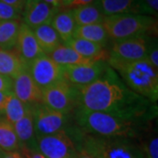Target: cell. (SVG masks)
<instances>
[{"instance_id":"obj_1","label":"cell","mask_w":158,"mask_h":158,"mask_svg":"<svg viewBox=\"0 0 158 158\" xmlns=\"http://www.w3.org/2000/svg\"><path fill=\"white\" fill-rule=\"evenodd\" d=\"M155 103L134 92L110 66L99 78L80 90L79 108L148 123L155 118Z\"/></svg>"},{"instance_id":"obj_2","label":"cell","mask_w":158,"mask_h":158,"mask_svg":"<svg viewBox=\"0 0 158 158\" xmlns=\"http://www.w3.org/2000/svg\"><path fill=\"white\" fill-rule=\"evenodd\" d=\"M74 113L78 130L84 134L140 140L142 132L146 130V123L123 119L106 113L87 111L78 107Z\"/></svg>"},{"instance_id":"obj_3","label":"cell","mask_w":158,"mask_h":158,"mask_svg":"<svg viewBox=\"0 0 158 158\" xmlns=\"http://www.w3.org/2000/svg\"><path fill=\"white\" fill-rule=\"evenodd\" d=\"M107 63L116 70L130 90L153 103L157 101L158 69L154 68L147 59L125 61L110 56Z\"/></svg>"},{"instance_id":"obj_4","label":"cell","mask_w":158,"mask_h":158,"mask_svg":"<svg viewBox=\"0 0 158 158\" xmlns=\"http://www.w3.org/2000/svg\"><path fill=\"white\" fill-rule=\"evenodd\" d=\"M76 147L84 148L93 158H145L141 142L125 137H103L75 130Z\"/></svg>"},{"instance_id":"obj_5","label":"cell","mask_w":158,"mask_h":158,"mask_svg":"<svg viewBox=\"0 0 158 158\" xmlns=\"http://www.w3.org/2000/svg\"><path fill=\"white\" fill-rule=\"evenodd\" d=\"M103 26L111 40H121L144 36L156 24L152 16L143 14H120L106 17Z\"/></svg>"},{"instance_id":"obj_6","label":"cell","mask_w":158,"mask_h":158,"mask_svg":"<svg viewBox=\"0 0 158 158\" xmlns=\"http://www.w3.org/2000/svg\"><path fill=\"white\" fill-rule=\"evenodd\" d=\"M42 104L63 114L70 115L79 107L80 90L63 78L42 90Z\"/></svg>"},{"instance_id":"obj_7","label":"cell","mask_w":158,"mask_h":158,"mask_svg":"<svg viewBox=\"0 0 158 158\" xmlns=\"http://www.w3.org/2000/svg\"><path fill=\"white\" fill-rule=\"evenodd\" d=\"M31 108L36 136L48 135L67 131L66 127L69 120V115L55 111L42 103L31 105Z\"/></svg>"},{"instance_id":"obj_8","label":"cell","mask_w":158,"mask_h":158,"mask_svg":"<svg viewBox=\"0 0 158 158\" xmlns=\"http://www.w3.org/2000/svg\"><path fill=\"white\" fill-rule=\"evenodd\" d=\"M36 144L46 158H76V143L67 131L36 136Z\"/></svg>"},{"instance_id":"obj_9","label":"cell","mask_w":158,"mask_h":158,"mask_svg":"<svg viewBox=\"0 0 158 158\" xmlns=\"http://www.w3.org/2000/svg\"><path fill=\"white\" fill-rule=\"evenodd\" d=\"M108 67L107 62L102 61L65 66L62 67V78L81 90L99 78L106 71Z\"/></svg>"},{"instance_id":"obj_10","label":"cell","mask_w":158,"mask_h":158,"mask_svg":"<svg viewBox=\"0 0 158 158\" xmlns=\"http://www.w3.org/2000/svg\"><path fill=\"white\" fill-rule=\"evenodd\" d=\"M28 72L41 90L62 79V67L48 56H42L30 62Z\"/></svg>"},{"instance_id":"obj_11","label":"cell","mask_w":158,"mask_h":158,"mask_svg":"<svg viewBox=\"0 0 158 158\" xmlns=\"http://www.w3.org/2000/svg\"><path fill=\"white\" fill-rule=\"evenodd\" d=\"M148 42L145 36L115 40L109 51L110 56L125 61L146 59Z\"/></svg>"},{"instance_id":"obj_12","label":"cell","mask_w":158,"mask_h":158,"mask_svg":"<svg viewBox=\"0 0 158 158\" xmlns=\"http://www.w3.org/2000/svg\"><path fill=\"white\" fill-rule=\"evenodd\" d=\"M12 93L27 105L41 104L43 101L42 90L32 78L28 69L12 79Z\"/></svg>"},{"instance_id":"obj_13","label":"cell","mask_w":158,"mask_h":158,"mask_svg":"<svg viewBox=\"0 0 158 158\" xmlns=\"http://www.w3.org/2000/svg\"><path fill=\"white\" fill-rule=\"evenodd\" d=\"M59 10L42 0H28L22 12L23 23L32 29L41 25L50 24L52 19Z\"/></svg>"},{"instance_id":"obj_14","label":"cell","mask_w":158,"mask_h":158,"mask_svg":"<svg viewBox=\"0 0 158 158\" xmlns=\"http://www.w3.org/2000/svg\"><path fill=\"white\" fill-rule=\"evenodd\" d=\"M15 48L28 65L38 57L46 56L40 48L33 29L23 22L19 28Z\"/></svg>"},{"instance_id":"obj_15","label":"cell","mask_w":158,"mask_h":158,"mask_svg":"<svg viewBox=\"0 0 158 158\" xmlns=\"http://www.w3.org/2000/svg\"><path fill=\"white\" fill-rule=\"evenodd\" d=\"M95 2L105 17L120 14L146 15L141 0H96Z\"/></svg>"},{"instance_id":"obj_16","label":"cell","mask_w":158,"mask_h":158,"mask_svg":"<svg viewBox=\"0 0 158 158\" xmlns=\"http://www.w3.org/2000/svg\"><path fill=\"white\" fill-rule=\"evenodd\" d=\"M27 69H28V64L15 48L11 49L0 48V75L13 79Z\"/></svg>"},{"instance_id":"obj_17","label":"cell","mask_w":158,"mask_h":158,"mask_svg":"<svg viewBox=\"0 0 158 158\" xmlns=\"http://www.w3.org/2000/svg\"><path fill=\"white\" fill-rule=\"evenodd\" d=\"M19 141L20 143V148H25L28 149L37 148L36 135L34 131V118L31 105H29L27 111L22 118L13 124Z\"/></svg>"},{"instance_id":"obj_18","label":"cell","mask_w":158,"mask_h":158,"mask_svg":"<svg viewBox=\"0 0 158 158\" xmlns=\"http://www.w3.org/2000/svg\"><path fill=\"white\" fill-rule=\"evenodd\" d=\"M65 45L69 46L77 53H78L80 56L91 62L102 61L107 62L110 57L109 51L106 50L105 47L86 40L73 38Z\"/></svg>"},{"instance_id":"obj_19","label":"cell","mask_w":158,"mask_h":158,"mask_svg":"<svg viewBox=\"0 0 158 158\" xmlns=\"http://www.w3.org/2000/svg\"><path fill=\"white\" fill-rule=\"evenodd\" d=\"M50 25L56 31L62 42L65 44L73 39L77 28V25L75 21L71 10L58 11L52 19Z\"/></svg>"},{"instance_id":"obj_20","label":"cell","mask_w":158,"mask_h":158,"mask_svg":"<svg viewBox=\"0 0 158 158\" xmlns=\"http://www.w3.org/2000/svg\"><path fill=\"white\" fill-rule=\"evenodd\" d=\"M33 31L40 48L46 56L50 54L58 46L62 45V40L50 24L41 25L33 29Z\"/></svg>"},{"instance_id":"obj_21","label":"cell","mask_w":158,"mask_h":158,"mask_svg":"<svg viewBox=\"0 0 158 158\" xmlns=\"http://www.w3.org/2000/svg\"><path fill=\"white\" fill-rule=\"evenodd\" d=\"M48 56L62 67L87 64L92 62L90 60L80 56L78 53H77L69 46L62 44L58 46L56 49H54L50 54L48 55Z\"/></svg>"},{"instance_id":"obj_22","label":"cell","mask_w":158,"mask_h":158,"mask_svg":"<svg viewBox=\"0 0 158 158\" xmlns=\"http://www.w3.org/2000/svg\"><path fill=\"white\" fill-rule=\"evenodd\" d=\"M71 11L77 27L92 24H102L106 18L96 2L87 6L73 8Z\"/></svg>"},{"instance_id":"obj_23","label":"cell","mask_w":158,"mask_h":158,"mask_svg":"<svg viewBox=\"0 0 158 158\" xmlns=\"http://www.w3.org/2000/svg\"><path fill=\"white\" fill-rule=\"evenodd\" d=\"M74 38L86 40L91 42L106 47L109 41V36L103 24H92L86 26H79L76 30Z\"/></svg>"},{"instance_id":"obj_24","label":"cell","mask_w":158,"mask_h":158,"mask_svg":"<svg viewBox=\"0 0 158 158\" xmlns=\"http://www.w3.org/2000/svg\"><path fill=\"white\" fill-rule=\"evenodd\" d=\"M21 24L20 19L0 20V48L11 49L15 48Z\"/></svg>"},{"instance_id":"obj_25","label":"cell","mask_w":158,"mask_h":158,"mask_svg":"<svg viewBox=\"0 0 158 158\" xmlns=\"http://www.w3.org/2000/svg\"><path fill=\"white\" fill-rule=\"evenodd\" d=\"M19 150L20 143L13 124L6 118H0V151L12 152Z\"/></svg>"},{"instance_id":"obj_26","label":"cell","mask_w":158,"mask_h":158,"mask_svg":"<svg viewBox=\"0 0 158 158\" xmlns=\"http://www.w3.org/2000/svg\"><path fill=\"white\" fill-rule=\"evenodd\" d=\"M28 106L29 105H27L22 101H20L12 93L9 98L5 107V112H4V115L6 117L5 118L7 119L9 122H11V124L16 123L20 118L24 117V115L27 111Z\"/></svg>"},{"instance_id":"obj_27","label":"cell","mask_w":158,"mask_h":158,"mask_svg":"<svg viewBox=\"0 0 158 158\" xmlns=\"http://www.w3.org/2000/svg\"><path fill=\"white\" fill-rule=\"evenodd\" d=\"M141 148L145 158H158V138L157 135H153L150 138L141 141Z\"/></svg>"},{"instance_id":"obj_28","label":"cell","mask_w":158,"mask_h":158,"mask_svg":"<svg viewBox=\"0 0 158 158\" xmlns=\"http://www.w3.org/2000/svg\"><path fill=\"white\" fill-rule=\"evenodd\" d=\"M22 13L15 8L0 1V20H12L20 19Z\"/></svg>"},{"instance_id":"obj_29","label":"cell","mask_w":158,"mask_h":158,"mask_svg":"<svg viewBox=\"0 0 158 158\" xmlns=\"http://www.w3.org/2000/svg\"><path fill=\"white\" fill-rule=\"evenodd\" d=\"M146 59L154 68L158 69V48L156 40H153L150 44H148Z\"/></svg>"},{"instance_id":"obj_30","label":"cell","mask_w":158,"mask_h":158,"mask_svg":"<svg viewBox=\"0 0 158 158\" xmlns=\"http://www.w3.org/2000/svg\"><path fill=\"white\" fill-rule=\"evenodd\" d=\"M141 4L144 7L146 14L157 15L158 0H141Z\"/></svg>"},{"instance_id":"obj_31","label":"cell","mask_w":158,"mask_h":158,"mask_svg":"<svg viewBox=\"0 0 158 158\" xmlns=\"http://www.w3.org/2000/svg\"><path fill=\"white\" fill-rule=\"evenodd\" d=\"M19 152L22 154L24 158H46L38 150V148L35 149H28L22 148H20Z\"/></svg>"},{"instance_id":"obj_32","label":"cell","mask_w":158,"mask_h":158,"mask_svg":"<svg viewBox=\"0 0 158 158\" xmlns=\"http://www.w3.org/2000/svg\"><path fill=\"white\" fill-rule=\"evenodd\" d=\"M1 91H12V79L0 75V92Z\"/></svg>"},{"instance_id":"obj_33","label":"cell","mask_w":158,"mask_h":158,"mask_svg":"<svg viewBox=\"0 0 158 158\" xmlns=\"http://www.w3.org/2000/svg\"><path fill=\"white\" fill-rule=\"evenodd\" d=\"M0 1L6 3L7 5H9V6H11V7L15 8L16 10H18L19 12L22 13L27 0H0Z\"/></svg>"},{"instance_id":"obj_34","label":"cell","mask_w":158,"mask_h":158,"mask_svg":"<svg viewBox=\"0 0 158 158\" xmlns=\"http://www.w3.org/2000/svg\"><path fill=\"white\" fill-rule=\"evenodd\" d=\"M11 94H12V91H1L0 92V118L4 115L6 103Z\"/></svg>"},{"instance_id":"obj_35","label":"cell","mask_w":158,"mask_h":158,"mask_svg":"<svg viewBox=\"0 0 158 158\" xmlns=\"http://www.w3.org/2000/svg\"><path fill=\"white\" fill-rule=\"evenodd\" d=\"M0 158H24V156L19 151H12V152L0 151Z\"/></svg>"},{"instance_id":"obj_36","label":"cell","mask_w":158,"mask_h":158,"mask_svg":"<svg viewBox=\"0 0 158 158\" xmlns=\"http://www.w3.org/2000/svg\"><path fill=\"white\" fill-rule=\"evenodd\" d=\"M96 0H74L72 5L70 6L69 8H77V7H79V6H87V5H90V4H92L94 3Z\"/></svg>"},{"instance_id":"obj_37","label":"cell","mask_w":158,"mask_h":158,"mask_svg":"<svg viewBox=\"0 0 158 158\" xmlns=\"http://www.w3.org/2000/svg\"><path fill=\"white\" fill-rule=\"evenodd\" d=\"M76 158H93L87 151H85L84 148L77 147V155Z\"/></svg>"},{"instance_id":"obj_38","label":"cell","mask_w":158,"mask_h":158,"mask_svg":"<svg viewBox=\"0 0 158 158\" xmlns=\"http://www.w3.org/2000/svg\"><path fill=\"white\" fill-rule=\"evenodd\" d=\"M42 1H44L48 5H49L51 6H54V7L58 8V9H60V7L62 6L61 0H42Z\"/></svg>"},{"instance_id":"obj_39","label":"cell","mask_w":158,"mask_h":158,"mask_svg":"<svg viewBox=\"0 0 158 158\" xmlns=\"http://www.w3.org/2000/svg\"><path fill=\"white\" fill-rule=\"evenodd\" d=\"M74 0H61V4H62V6L63 7H70V6L72 5Z\"/></svg>"},{"instance_id":"obj_40","label":"cell","mask_w":158,"mask_h":158,"mask_svg":"<svg viewBox=\"0 0 158 158\" xmlns=\"http://www.w3.org/2000/svg\"><path fill=\"white\" fill-rule=\"evenodd\" d=\"M27 1H28V0H27Z\"/></svg>"}]
</instances>
